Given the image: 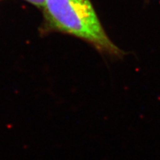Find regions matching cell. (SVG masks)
Masks as SVG:
<instances>
[{
    "mask_svg": "<svg viewBox=\"0 0 160 160\" xmlns=\"http://www.w3.org/2000/svg\"><path fill=\"white\" fill-rule=\"evenodd\" d=\"M42 11L49 28L82 39L108 57L125 55L105 32L91 0H45Z\"/></svg>",
    "mask_w": 160,
    "mask_h": 160,
    "instance_id": "1",
    "label": "cell"
},
{
    "mask_svg": "<svg viewBox=\"0 0 160 160\" xmlns=\"http://www.w3.org/2000/svg\"><path fill=\"white\" fill-rule=\"evenodd\" d=\"M25 1L31 3V5L36 6L38 8L42 10L45 0H25Z\"/></svg>",
    "mask_w": 160,
    "mask_h": 160,
    "instance_id": "2",
    "label": "cell"
}]
</instances>
